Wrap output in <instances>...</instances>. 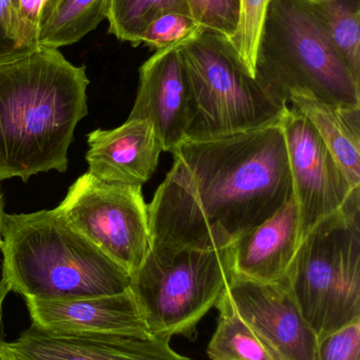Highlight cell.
I'll use <instances>...</instances> for the list:
<instances>
[{
	"instance_id": "f1b7e54d",
	"label": "cell",
	"mask_w": 360,
	"mask_h": 360,
	"mask_svg": "<svg viewBox=\"0 0 360 360\" xmlns=\"http://www.w3.org/2000/svg\"><path fill=\"white\" fill-rule=\"evenodd\" d=\"M4 344V342H2ZM0 360H17L15 359L14 357L12 356V355L10 354V353L8 352V351L6 350V349L4 348V347H0Z\"/></svg>"
},
{
	"instance_id": "8992f818",
	"label": "cell",
	"mask_w": 360,
	"mask_h": 360,
	"mask_svg": "<svg viewBox=\"0 0 360 360\" xmlns=\"http://www.w3.org/2000/svg\"><path fill=\"white\" fill-rule=\"evenodd\" d=\"M287 283L317 340L360 319V190L306 235Z\"/></svg>"
},
{
	"instance_id": "30bf717a",
	"label": "cell",
	"mask_w": 360,
	"mask_h": 360,
	"mask_svg": "<svg viewBox=\"0 0 360 360\" xmlns=\"http://www.w3.org/2000/svg\"><path fill=\"white\" fill-rule=\"evenodd\" d=\"M215 307L244 321L281 360H313L318 340L287 283L232 275Z\"/></svg>"
},
{
	"instance_id": "4316f807",
	"label": "cell",
	"mask_w": 360,
	"mask_h": 360,
	"mask_svg": "<svg viewBox=\"0 0 360 360\" xmlns=\"http://www.w3.org/2000/svg\"><path fill=\"white\" fill-rule=\"evenodd\" d=\"M11 290L6 279L1 277L0 279V347L4 340V304L6 296L10 293Z\"/></svg>"
},
{
	"instance_id": "ffe728a7",
	"label": "cell",
	"mask_w": 360,
	"mask_h": 360,
	"mask_svg": "<svg viewBox=\"0 0 360 360\" xmlns=\"http://www.w3.org/2000/svg\"><path fill=\"white\" fill-rule=\"evenodd\" d=\"M207 354L211 360H281L244 321L226 312L220 313Z\"/></svg>"
},
{
	"instance_id": "83f0119b",
	"label": "cell",
	"mask_w": 360,
	"mask_h": 360,
	"mask_svg": "<svg viewBox=\"0 0 360 360\" xmlns=\"http://www.w3.org/2000/svg\"><path fill=\"white\" fill-rule=\"evenodd\" d=\"M6 212H4V195L1 192V186H0V251L2 247V229H4V219Z\"/></svg>"
},
{
	"instance_id": "603a6c76",
	"label": "cell",
	"mask_w": 360,
	"mask_h": 360,
	"mask_svg": "<svg viewBox=\"0 0 360 360\" xmlns=\"http://www.w3.org/2000/svg\"><path fill=\"white\" fill-rule=\"evenodd\" d=\"M204 31L190 15L170 12L154 19L141 37V44L156 51L183 44Z\"/></svg>"
},
{
	"instance_id": "484cf974",
	"label": "cell",
	"mask_w": 360,
	"mask_h": 360,
	"mask_svg": "<svg viewBox=\"0 0 360 360\" xmlns=\"http://www.w3.org/2000/svg\"><path fill=\"white\" fill-rule=\"evenodd\" d=\"M58 2L59 0H15L21 37L32 50L38 48L40 33Z\"/></svg>"
},
{
	"instance_id": "d4e9b609",
	"label": "cell",
	"mask_w": 360,
	"mask_h": 360,
	"mask_svg": "<svg viewBox=\"0 0 360 360\" xmlns=\"http://www.w3.org/2000/svg\"><path fill=\"white\" fill-rule=\"evenodd\" d=\"M33 51L21 37L15 0H0V65L17 60Z\"/></svg>"
},
{
	"instance_id": "44dd1931",
	"label": "cell",
	"mask_w": 360,
	"mask_h": 360,
	"mask_svg": "<svg viewBox=\"0 0 360 360\" xmlns=\"http://www.w3.org/2000/svg\"><path fill=\"white\" fill-rule=\"evenodd\" d=\"M270 4L271 0H239L238 27L230 42L239 60L254 78Z\"/></svg>"
},
{
	"instance_id": "ac0fdd59",
	"label": "cell",
	"mask_w": 360,
	"mask_h": 360,
	"mask_svg": "<svg viewBox=\"0 0 360 360\" xmlns=\"http://www.w3.org/2000/svg\"><path fill=\"white\" fill-rule=\"evenodd\" d=\"M109 0H59L42 29L38 46L58 49L80 41L107 19Z\"/></svg>"
},
{
	"instance_id": "f546056e",
	"label": "cell",
	"mask_w": 360,
	"mask_h": 360,
	"mask_svg": "<svg viewBox=\"0 0 360 360\" xmlns=\"http://www.w3.org/2000/svg\"><path fill=\"white\" fill-rule=\"evenodd\" d=\"M302 1L306 2V4H317V2L321 1V0H302Z\"/></svg>"
},
{
	"instance_id": "7a4b0ae2",
	"label": "cell",
	"mask_w": 360,
	"mask_h": 360,
	"mask_svg": "<svg viewBox=\"0 0 360 360\" xmlns=\"http://www.w3.org/2000/svg\"><path fill=\"white\" fill-rule=\"evenodd\" d=\"M86 67L38 46L0 65V182L65 173L78 122L88 114Z\"/></svg>"
},
{
	"instance_id": "6da1fadb",
	"label": "cell",
	"mask_w": 360,
	"mask_h": 360,
	"mask_svg": "<svg viewBox=\"0 0 360 360\" xmlns=\"http://www.w3.org/2000/svg\"><path fill=\"white\" fill-rule=\"evenodd\" d=\"M148 205L151 247L218 250L293 195L280 124L213 139H184Z\"/></svg>"
},
{
	"instance_id": "5bb4252c",
	"label": "cell",
	"mask_w": 360,
	"mask_h": 360,
	"mask_svg": "<svg viewBox=\"0 0 360 360\" xmlns=\"http://www.w3.org/2000/svg\"><path fill=\"white\" fill-rule=\"evenodd\" d=\"M297 203L291 198L230 247L232 275L266 283H287L302 245Z\"/></svg>"
},
{
	"instance_id": "8fae6325",
	"label": "cell",
	"mask_w": 360,
	"mask_h": 360,
	"mask_svg": "<svg viewBox=\"0 0 360 360\" xmlns=\"http://www.w3.org/2000/svg\"><path fill=\"white\" fill-rule=\"evenodd\" d=\"M170 338L124 334H52L31 327L2 347L17 360H192Z\"/></svg>"
},
{
	"instance_id": "9a60e30c",
	"label": "cell",
	"mask_w": 360,
	"mask_h": 360,
	"mask_svg": "<svg viewBox=\"0 0 360 360\" xmlns=\"http://www.w3.org/2000/svg\"><path fill=\"white\" fill-rule=\"evenodd\" d=\"M89 170L108 184L143 186L159 165L162 143L154 124L146 120H127L112 130H97L87 136Z\"/></svg>"
},
{
	"instance_id": "4fadbf2b",
	"label": "cell",
	"mask_w": 360,
	"mask_h": 360,
	"mask_svg": "<svg viewBox=\"0 0 360 360\" xmlns=\"http://www.w3.org/2000/svg\"><path fill=\"white\" fill-rule=\"evenodd\" d=\"M25 300L32 327L46 333L150 335L129 289L97 297Z\"/></svg>"
},
{
	"instance_id": "3957f363",
	"label": "cell",
	"mask_w": 360,
	"mask_h": 360,
	"mask_svg": "<svg viewBox=\"0 0 360 360\" xmlns=\"http://www.w3.org/2000/svg\"><path fill=\"white\" fill-rule=\"evenodd\" d=\"M2 276L25 300H65L127 291L131 277L61 214H6Z\"/></svg>"
},
{
	"instance_id": "d6986e66",
	"label": "cell",
	"mask_w": 360,
	"mask_h": 360,
	"mask_svg": "<svg viewBox=\"0 0 360 360\" xmlns=\"http://www.w3.org/2000/svg\"><path fill=\"white\" fill-rule=\"evenodd\" d=\"M170 12L190 15L185 0H109V33L120 41L139 46L150 23Z\"/></svg>"
},
{
	"instance_id": "ba28073f",
	"label": "cell",
	"mask_w": 360,
	"mask_h": 360,
	"mask_svg": "<svg viewBox=\"0 0 360 360\" xmlns=\"http://www.w3.org/2000/svg\"><path fill=\"white\" fill-rule=\"evenodd\" d=\"M56 210L130 276L151 249L142 186L108 184L87 172L70 186Z\"/></svg>"
},
{
	"instance_id": "7c38bea8",
	"label": "cell",
	"mask_w": 360,
	"mask_h": 360,
	"mask_svg": "<svg viewBox=\"0 0 360 360\" xmlns=\"http://www.w3.org/2000/svg\"><path fill=\"white\" fill-rule=\"evenodd\" d=\"M180 44L156 51L139 68L137 98L128 117L149 120L164 152H173L186 139L190 120V82Z\"/></svg>"
},
{
	"instance_id": "277c9868",
	"label": "cell",
	"mask_w": 360,
	"mask_h": 360,
	"mask_svg": "<svg viewBox=\"0 0 360 360\" xmlns=\"http://www.w3.org/2000/svg\"><path fill=\"white\" fill-rule=\"evenodd\" d=\"M190 88L185 139H213L280 124L290 105L247 73L232 42L201 32L179 46Z\"/></svg>"
},
{
	"instance_id": "52a82bcc",
	"label": "cell",
	"mask_w": 360,
	"mask_h": 360,
	"mask_svg": "<svg viewBox=\"0 0 360 360\" xmlns=\"http://www.w3.org/2000/svg\"><path fill=\"white\" fill-rule=\"evenodd\" d=\"M232 276L230 248L151 247L131 275L129 290L150 335L194 338L197 326L216 306Z\"/></svg>"
},
{
	"instance_id": "5b68a950",
	"label": "cell",
	"mask_w": 360,
	"mask_h": 360,
	"mask_svg": "<svg viewBox=\"0 0 360 360\" xmlns=\"http://www.w3.org/2000/svg\"><path fill=\"white\" fill-rule=\"evenodd\" d=\"M256 77L287 105L298 91L332 105L360 107V82L302 0H271Z\"/></svg>"
},
{
	"instance_id": "cb8c5ba5",
	"label": "cell",
	"mask_w": 360,
	"mask_h": 360,
	"mask_svg": "<svg viewBox=\"0 0 360 360\" xmlns=\"http://www.w3.org/2000/svg\"><path fill=\"white\" fill-rule=\"evenodd\" d=\"M313 360H360V319L318 340Z\"/></svg>"
},
{
	"instance_id": "9c48e42d",
	"label": "cell",
	"mask_w": 360,
	"mask_h": 360,
	"mask_svg": "<svg viewBox=\"0 0 360 360\" xmlns=\"http://www.w3.org/2000/svg\"><path fill=\"white\" fill-rule=\"evenodd\" d=\"M302 241L325 218L347 205L353 188L308 118L290 105L281 120Z\"/></svg>"
},
{
	"instance_id": "e0dca14e",
	"label": "cell",
	"mask_w": 360,
	"mask_h": 360,
	"mask_svg": "<svg viewBox=\"0 0 360 360\" xmlns=\"http://www.w3.org/2000/svg\"><path fill=\"white\" fill-rule=\"evenodd\" d=\"M309 6L351 75L360 82V0H321Z\"/></svg>"
},
{
	"instance_id": "2e32d148",
	"label": "cell",
	"mask_w": 360,
	"mask_h": 360,
	"mask_svg": "<svg viewBox=\"0 0 360 360\" xmlns=\"http://www.w3.org/2000/svg\"><path fill=\"white\" fill-rule=\"evenodd\" d=\"M287 103L308 118L351 186L360 188V107L332 105L298 91Z\"/></svg>"
},
{
	"instance_id": "7402d4cb",
	"label": "cell",
	"mask_w": 360,
	"mask_h": 360,
	"mask_svg": "<svg viewBox=\"0 0 360 360\" xmlns=\"http://www.w3.org/2000/svg\"><path fill=\"white\" fill-rule=\"evenodd\" d=\"M192 18L206 31L232 40L239 19V0H185Z\"/></svg>"
}]
</instances>
